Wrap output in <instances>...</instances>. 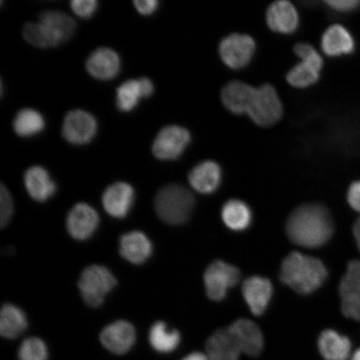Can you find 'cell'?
Masks as SVG:
<instances>
[{"label": "cell", "instance_id": "1", "mask_svg": "<svg viewBox=\"0 0 360 360\" xmlns=\"http://www.w3.org/2000/svg\"><path fill=\"white\" fill-rule=\"evenodd\" d=\"M286 231L294 244L315 249L325 245L330 240L334 233V223L326 207L304 205L290 215Z\"/></svg>", "mask_w": 360, "mask_h": 360}, {"label": "cell", "instance_id": "2", "mask_svg": "<svg viewBox=\"0 0 360 360\" xmlns=\"http://www.w3.org/2000/svg\"><path fill=\"white\" fill-rule=\"evenodd\" d=\"M327 277V269L321 259L300 252H292L281 264V281L300 295L312 294Z\"/></svg>", "mask_w": 360, "mask_h": 360}, {"label": "cell", "instance_id": "3", "mask_svg": "<svg viewBox=\"0 0 360 360\" xmlns=\"http://www.w3.org/2000/svg\"><path fill=\"white\" fill-rule=\"evenodd\" d=\"M195 204L191 191L177 184H167L160 188L155 200L157 214L163 221L172 225L187 222Z\"/></svg>", "mask_w": 360, "mask_h": 360}, {"label": "cell", "instance_id": "4", "mask_svg": "<svg viewBox=\"0 0 360 360\" xmlns=\"http://www.w3.org/2000/svg\"><path fill=\"white\" fill-rule=\"evenodd\" d=\"M294 51L301 62L288 72L287 82L296 89H307L313 86L321 78L323 66L321 53L313 45L308 43L297 44Z\"/></svg>", "mask_w": 360, "mask_h": 360}, {"label": "cell", "instance_id": "5", "mask_svg": "<svg viewBox=\"0 0 360 360\" xmlns=\"http://www.w3.org/2000/svg\"><path fill=\"white\" fill-rule=\"evenodd\" d=\"M283 115V103L276 88L269 84L255 87L246 115L255 124L269 127L278 123Z\"/></svg>", "mask_w": 360, "mask_h": 360}, {"label": "cell", "instance_id": "6", "mask_svg": "<svg viewBox=\"0 0 360 360\" xmlns=\"http://www.w3.org/2000/svg\"><path fill=\"white\" fill-rule=\"evenodd\" d=\"M116 283V278L109 269L101 265H91L81 274L79 289L84 302L90 307L97 308L102 305Z\"/></svg>", "mask_w": 360, "mask_h": 360}, {"label": "cell", "instance_id": "7", "mask_svg": "<svg viewBox=\"0 0 360 360\" xmlns=\"http://www.w3.org/2000/svg\"><path fill=\"white\" fill-rule=\"evenodd\" d=\"M256 51L255 39L249 34L233 33L224 37L219 46V57L229 69L240 70L250 65Z\"/></svg>", "mask_w": 360, "mask_h": 360}, {"label": "cell", "instance_id": "8", "mask_svg": "<svg viewBox=\"0 0 360 360\" xmlns=\"http://www.w3.org/2000/svg\"><path fill=\"white\" fill-rule=\"evenodd\" d=\"M191 134L179 125L165 126L156 135L152 146L153 154L161 160H177L187 150Z\"/></svg>", "mask_w": 360, "mask_h": 360}, {"label": "cell", "instance_id": "9", "mask_svg": "<svg viewBox=\"0 0 360 360\" xmlns=\"http://www.w3.org/2000/svg\"><path fill=\"white\" fill-rule=\"evenodd\" d=\"M240 270L232 264L216 260L206 269L204 282L207 295L214 301H221L227 292L240 281Z\"/></svg>", "mask_w": 360, "mask_h": 360}, {"label": "cell", "instance_id": "10", "mask_svg": "<svg viewBox=\"0 0 360 360\" xmlns=\"http://www.w3.org/2000/svg\"><path fill=\"white\" fill-rule=\"evenodd\" d=\"M97 129V121L91 114L82 110H75L65 115L62 135L66 141L81 146L91 141Z\"/></svg>", "mask_w": 360, "mask_h": 360}, {"label": "cell", "instance_id": "11", "mask_svg": "<svg viewBox=\"0 0 360 360\" xmlns=\"http://www.w3.org/2000/svg\"><path fill=\"white\" fill-rule=\"evenodd\" d=\"M226 328L241 354L255 358L262 353L264 346V336L255 323L250 319H240Z\"/></svg>", "mask_w": 360, "mask_h": 360}, {"label": "cell", "instance_id": "12", "mask_svg": "<svg viewBox=\"0 0 360 360\" xmlns=\"http://www.w3.org/2000/svg\"><path fill=\"white\" fill-rule=\"evenodd\" d=\"M98 224L100 217L96 210L85 202L75 205L66 219L68 232L77 240H85L91 237Z\"/></svg>", "mask_w": 360, "mask_h": 360}, {"label": "cell", "instance_id": "13", "mask_svg": "<svg viewBox=\"0 0 360 360\" xmlns=\"http://www.w3.org/2000/svg\"><path fill=\"white\" fill-rule=\"evenodd\" d=\"M266 22L269 28L274 33L294 34L300 26L299 12L291 2L278 0L269 6Z\"/></svg>", "mask_w": 360, "mask_h": 360}, {"label": "cell", "instance_id": "14", "mask_svg": "<svg viewBox=\"0 0 360 360\" xmlns=\"http://www.w3.org/2000/svg\"><path fill=\"white\" fill-rule=\"evenodd\" d=\"M134 201V191L130 184L116 182L108 187L103 193V209L112 217L122 219L131 210Z\"/></svg>", "mask_w": 360, "mask_h": 360}, {"label": "cell", "instance_id": "15", "mask_svg": "<svg viewBox=\"0 0 360 360\" xmlns=\"http://www.w3.org/2000/svg\"><path fill=\"white\" fill-rule=\"evenodd\" d=\"M39 22L53 47L70 39L76 28L73 18L58 11H48L40 13Z\"/></svg>", "mask_w": 360, "mask_h": 360}, {"label": "cell", "instance_id": "16", "mask_svg": "<svg viewBox=\"0 0 360 360\" xmlns=\"http://www.w3.org/2000/svg\"><path fill=\"white\" fill-rule=\"evenodd\" d=\"M136 339L134 326L128 321H118L103 328L101 343L110 352L124 354L133 347Z\"/></svg>", "mask_w": 360, "mask_h": 360}, {"label": "cell", "instance_id": "17", "mask_svg": "<svg viewBox=\"0 0 360 360\" xmlns=\"http://www.w3.org/2000/svg\"><path fill=\"white\" fill-rule=\"evenodd\" d=\"M242 292L251 312L256 316H260L265 312L271 300L272 283L266 278L250 277L243 283Z\"/></svg>", "mask_w": 360, "mask_h": 360}, {"label": "cell", "instance_id": "18", "mask_svg": "<svg viewBox=\"0 0 360 360\" xmlns=\"http://www.w3.org/2000/svg\"><path fill=\"white\" fill-rule=\"evenodd\" d=\"M120 58L110 48H98L91 53L86 62V69L94 78L109 80L118 75L120 70Z\"/></svg>", "mask_w": 360, "mask_h": 360}, {"label": "cell", "instance_id": "19", "mask_svg": "<svg viewBox=\"0 0 360 360\" xmlns=\"http://www.w3.org/2000/svg\"><path fill=\"white\" fill-rule=\"evenodd\" d=\"M222 180V170L213 160H205L195 166L188 174V182L197 192L210 195L218 190Z\"/></svg>", "mask_w": 360, "mask_h": 360}, {"label": "cell", "instance_id": "20", "mask_svg": "<svg viewBox=\"0 0 360 360\" xmlns=\"http://www.w3.org/2000/svg\"><path fill=\"white\" fill-rule=\"evenodd\" d=\"M355 43L353 35L341 25H333L325 31L321 38L323 53L330 57L350 55L354 51Z\"/></svg>", "mask_w": 360, "mask_h": 360}, {"label": "cell", "instance_id": "21", "mask_svg": "<svg viewBox=\"0 0 360 360\" xmlns=\"http://www.w3.org/2000/svg\"><path fill=\"white\" fill-rule=\"evenodd\" d=\"M255 87L240 80L228 83L221 91V101L226 109L233 115H247Z\"/></svg>", "mask_w": 360, "mask_h": 360}, {"label": "cell", "instance_id": "22", "mask_svg": "<svg viewBox=\"0 0 360 360\" xmlns=\"http://www.w3.org/2000/svg\"><path fill=\"white\" fill-rule=\"evenodd\" d=\"M120 252L129 262L141 264L150 257L153 246L145 233L141 231H133L121 236Z\"/></svg>", "mask_w": 360, "mask_h": 360}, {"label": "cell", "instance_id": "23", "mask_svg": "<svg viewBox=\"0 0 360 360\" xmlns=\"http://www.w3.org/2000/svg\"><path fill=\"white\" fill-rule=\"evenodd\" d=\"M318 348L325 360H348L352 354V344L349 338L334 330L321 333L318 340Z\"/></svg>", "mask_w": 360, "mask_h": 360}, {"label": "cell", "instance_id": "24", "mask_svg": "<svg viewBox=\"0 0 360 360\" xmlns=\"http://www.w3.org/2000/svg\"><path fill=\"white\" fill-rule=\"evenodd\" d=\"M24 182L27 191L33 200L46 201L55 195L56 184L41 166H32L27 169Z\"/></svg>", "mask_w": 360, "mask_h": 360}, {"label": "cell", "instance_id": "25", "mask_svg": "<svg viewBox=\"0 0 360 360\" xmlns=\"http://www.w3.org/2000/svg\"><path fill=\"white\" fill-rule=\"evenodd\" d=\"M206 354L209 360H238L241 353L227 328H220L207 340Z\"/></svg>", "mask_w": 360, "mask_h": 360}, {"label": "cell", "instance_id": "26", "mask_svg": "<svg viewBox=\"0 0 360 360\" xmlns=\"http://www.w3.org/2000/svg\"><path fill=\"white\" fill-rule=\"evenodd\" d=\"M28 323L24 312L17 306L4 304L0 313V334L6 339H15L26 330Z\"/></svg>", "mask_w": 360, "mask_h": 360}, {"label": "cell", "instance_id": "27", "mask_svg": "<svg viewBox=\"0 0 360 360\" xmlns=\"http://www.w3.org/2000/svg\"><path fill=\"white\" fill-rule=\"evenodd\" d=\"M222 219L232 231H245L252 221V212L245 202L231 200L225 202L222 209Z\"/></svg>", "mask_w": 360, "mask_h": 360}, {"label": "cell", "instance_id": "28", "mask_svg": "<svg viewBox=\"0 0 360 360\" xmlns=\"http://www.w3.org/2000/svg\"><path fill=\"white\" fill-rule=\"evenodd\" d=\"M148 340L157 352L169 354L178 348L181 336L177 330H169L165 323L159 321L150 328Z\"/></svg>", "mask_w": 360, "mask_h": 360}, {"label": "cell", "instance_id": "29", "mask_svg": "<svg viewBox=\"0 0 360 360\" xmlns=\"http://www.w3.org/2000/svg\"><path fill=\"white\" fill-rule=\"evenodd\" d=\"M339 289L342 313L346 318L360 321V287L344 276Z\"/></svg>", "mask_w": 360, "mask_h": 360}, {"label": "cell", "instance_id": "30", "mask_svg": "<svg viewBox=\"0 0 360 360\" xmlns=\"http://www.w3.org/2000/svg\"><path fill=\"white\" fill-rule=\"evenodd\" d=\"M13 125L19 136L31 137L42 131L45 121L39 112L26 108L17 112Z\"/></svg>", "mask_w": 360, "mask_h": 360}, {"label": "cell", "instance_id": "31", "mask_svg": "<svg viewBox=\"0 0 360 360\" xmlns=\"http://www.w3.org/2000/svg\"><path fill=\"white\" fill-rule=\"evenodd\" d=\"M145 98L141 80L129 79L121 84L116 91V105L122 112H129Z\"/></svg>", "mask_w": 360, "mask_h": 360}, {"label": "cell", "instance_id": "32", "mask_svg": "<svg viewBox=\"0 0 360 360\" xmlns=\"http://www.w3.org/2000/svg\"><path fill=\"white\" fill-rule=\"evenodd\" d=\"M20 360H47L48 349L42 340L39 338H29L20 345Z\"/></svg>", "mask_w": 360, "mask_h": 360}, {"label": "cell", "instance_id": "33", "mask_svg": "<svg viewBox=\"0 0 360 360\" xmlns=\"http://www.w3.org/2000/svg\"><path fill=\"white\" fill-rule=\"evenodd\" d=\"M27 42L39 48H51L53 44L48 38L41 25L38 22H29L22 30Z\"/></svg>", "mask_w": 360, "mask_h": 360}, {"label": "cell", "instance_id": "34", "mask_svg": "<svg viewBox=\"0 0 360 360\" xmlns=\"http://www.w3.org/2000/svg\"><path fill=\"white\" fill-rule=\"evenodd\" d=\"M13 214V204L10 192L4 184L0 187V226L4 228L10 223Z\"/></svg>", "mask_w": 360, "mask_h": 360}, {"label": "cell", "instance_id": "35", "mask_svg": "<svg viewBox=\"0 0 360 360\" xmlns=\"http://www.w3.org/2000/svg\"><path fill=\"white\" fill-rule=\"evenodd\" d=\"M98 6L96 0H72V11L81 18L91 17L96 13Z\"/></svg>", "mask_w": 360, "mask_h": 360}, {"label": "cell", "instance_id": "36", "mask_svg": "<svg viewBox=\"0 0 360 360\" xmlns=\"http://www.w3.org/2000/svg\"><path fill=\"white\" fill-rule=\"evenodd\" d=\"M325 3L331 10L339 13L352 12L360 6L359 0H328Z\"/></svg>", "mask_w": 360, "mask_h": 360}, {"label": "cell", "instance_id": "37", "mask_svg": "<svg viewBox=\"0 0 360 360\" xmlns=\"http://www.w3.org/2000/svg\"><path fill=\"white\" fill-rule=\"evenodd\" d=\"M157 0H135L134 4L139 13L143 15H150L154 13L159 6Z\"/></svg>", "mask_w": 360, "mask_h": 360}, {"label": "cell", "instance_id": "38", "mask_svg": "<svg viewBox=\"0 0 360 360\" xmlns=\"http://www.w3.org/2000/svg\"><path fill=\"white\" fill-rule=\"evenodd\" d=\"M347 198L351 208L360 213V180L351 184Z\"/></svg>", "mask_w": 360, "mask_h": 360}, {"label": "cell", "instance_id": "39", "mask_svg": "<svg viewBox=\"0 0 360 360\" xmlns=\"http://www.w3.org/2000/svg\"><path fill=\"white\" fill-rule=\"evenodd\" d=\"M349 281L360 287V260L355 259L350 261L348 264L347 270L345 274Z\"/></svg>", "mask_w": 360, "mask_h": 360}, {"label": "cell", "instance_id": "40", "mask_svg": "<svg viewBox=\"0 0 360 360\" xmlns=\"http://www.w3.org/2000/svg\"><path fill=\"white\" fill-rule=\"evenodd\" d=\"M182 360H209L208 356L206 354L201 352H193L188 354L187 356L184 357Z\"/></svg>", "mask_w": 360, "mask_h": 360}, {"label": "cell", "instance_id": "41", "mask_svg": "<svg viewBox=\"0 0 360 360\" xmlns=\"http://www.w3.org/2000/svg\"><path fill=\"white\" fill-rule=\"evenodd\" d=\"M353 231L355 241H356L357 246L360 251V218L357 220L356 222H355Z\"/></svg>", "mask_w": 360, "mask_h": 360}, {"label": "cell", "instance_id": "42", "mask_svg": "<svg viewBox=\"0 0 360 360\" xmlns=\"http://www.w3.org/2000/svg\"><path fill=\"white\" fill-rule=\"evenodd\" d=\"M351 360H360V348L354 351Z\"/></svg>", "mask_w": 360, "mask_h": 360}]
</instances>
